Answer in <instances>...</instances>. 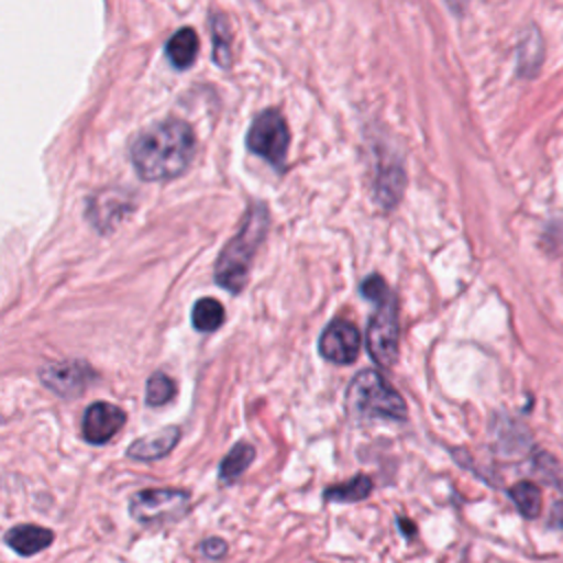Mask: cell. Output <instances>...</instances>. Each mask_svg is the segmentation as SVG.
Wrapping results in <instances>:
<instances>
[{
    "label": "cell",
    "mask_w": 563,
    "mask_h": 563,
    "mask_svg": "<svg viewBox=\"0 0 563 563\" xmlns=\"http://www.w3.org/2000/svg\"><path fill=\"white\" fill-rule=\"evenodd\" d=\"M196 154V136L187 121L163 119L134 134L130 161L143 180H169L185 174Z\"/></svg>",
    "instance_id": "6da1fadb"
},
{
    "label": "cell",
    "mask_w": 563,
    "mask_h": 563,
    "mask_svg": "<svg viewBox=\"0 0 563 563\" xmlns=\"http://www.w3.org/2000/svg\"><path fill=\"white\" fill-rule=\"evenodd\" d=\"M268 231V209L262 202H253L244 213V220L238 233L227 242L218 262H216V282L231 290L240 292L246 284L251 262L257 253V246Z\"/></svg>",
    "instance_id": "7a4b0ae2"
},
{
    "label": "cell",
    "mask_w": 563,
    "mask_h": 563,
    "mask_svg": "<svg viewBox=\"0 0 563 563\" xmlns=\"http://www.w3.org/2000/svg\"><path fill=\"white\" fill-rule=\"evenodd\" d=\"M347 409L361 420H405L407 416L402 396L376 369H361L352 378L347 387Z\"/></svg>",
    "instance_id": "3957f363"
},
{
    "label": "cell",
    "mask_w": 563,
    "mask_h": 563,
    "mask_svg": "<svg viewBox=\"0 0 563 563\" xmlns=\"http://www.w3.org/2000/svg\"><path fill=\"white\" fill-rule=\"evenodd\" d=\"M189 493L183 488H143L130 499L134 521L154 526L178 521L189 510Z\"/></svg>",
    "instance_id": "277c9868"
},
{
    "label": "cell",
    "mask_w": 563,
    "mask_h": 563,
    "mask_svg": "<svg viewBox=\"0 0 563 563\" xmlns=\"http://www.w3.org/2000/svg\"><path fill=\"white\" fill-rule=\"evenodd\" d=\"M376 303L378 308L367 323V350L376 365L389 367L398 356V306L391 290Z\"/></svg>",
    "instance_id": "5b68a950"
},
{
    "label": "cell",
    "mask_w": 563,
    "mask_h": 563,
    "mask_svg": "<svg viewBox=\"0 0 563 563\" xmlns=\"http://www.w3.org/2000/svg\"><path fill=\"white\" fill-rule=\"evenodd\" d=\"M288 143H290V132H288L286 119L277 110H266L257 114L246 134V147L253 154L266 158L277 169H282L286 163Z\"/></svg>",
    "instance_id": "8992f818"
},
{
    "label": "cell",
    "mask_w": 563,
    "mask_h": 563,
    "mask_svg": "<svg viewBox=\"0 0 563 563\" xmlns=\"http://www.w3.org/2000/svg\"><path fill=\"white\" fill-rule=\"evenodd\" d=\"M42 383L62 398H77L97 378L95 369L84 361L51 363L40 372Z\"/></svg>",
    "instance_id": "52a82bcc"
},
{
    "label": "cell",
    "mask_w": 563,
    "mask_h": 563,
    "mask_svg": "<svg viewBox=\"0 0 563 563\" xmlns=\"http://www.w3.org/2000/svg\"><path fill=\"white\" fill-rule=\"evenodd\" d=\"M361 334L354 323L345 319H334L325 325L319 336V354L336 365H347L358 356Z\"/></svg>",
    "instance_id": "ba28073f"
},
{
    "label": "cell",
    "mask_w": 563,
    "mask_h": 563,
    "mask_svg": "<svg viewBox=\"0 0 563 563\" xmlns=\"http://www.w3.org/2000/svg\"><path fill=\"white\" fill-rule=\"evenodd\" d=\"M125 422L123 409H119L112 402L97 400L92 402L81 418V435L90 444H103L108 442Z\"/></svg>",
    "instance_id": "9c48e42d"
},
{
    "label": "cell",
    "mask_w": 563,
    "mask_h": 563,
    "mask_svg": "<svg viewBox=\"0 0 563 563\" xmlns=\"http://www.w3.org/2000/svg\"><path fill=\"white\" fill-rule=\"evenodd\" d=\"M130 211L128 196L121 191H103L90 202L88 218L99 231H110Z\"/></svg>",
    "instance_id": "30bf717a"
},
{
    "label": "cell",
    "mask_w": 563,
    "mask_h": 563,
    "mask_svg": "<svg viewBox=\"0 0 563 563\" xmlns=\"http://www.w3.org/2000/svg\"><path fill=\"white\" fill-rule=\"evenodd\" d=\"M178 438H180L178 427H165L161 431H154L150 435H143V438L134 440L128 446V457H132V460H158L176 446Z\"/></svg>",
    "instance_id": "8fae6325"
},
{
    "label": "cell",
    "mask_w": 563,
    "mask_h": 563,
    "mask_svg": "<svg viewBox=\"0 0 563 563\" xmlns=\"http://www.w3.org/2000/svg\"><path fill=\"white\" fill-rule=\"evenodd\" d=\"M4 541L13 552H18L22 556H31L53 543V532L48 528H42L35 523H20L7 532Z\"/></svg>",
    "instance_id": "7c38bea8"
},
{
    "label": "cell",
    "mask_w": 563,
    "mask_h": 563,
    "mask_svg": "<svg viewBox=\"0 0 563 563\" xmlns=\"http://www.w3.org/2000/svg\"><path fill=\"white\" fill-rule=\"evenodd\" d=\"M165 53H167V59L174 68L178 70H187L194 62H196V55H198V33L189 26H183L178 29L165 44Z\"/></svg>",
    "instance_id": "4fadbf2b"
},
{
    "label": "cell",
    "mask_w": 563,
    "mask_h": 563,
    "mask_svg": "<svg viewBox=\"0 0 563 563\" xmlns=\"http://www.w3.org/2000/svg\"><path fill=\"white\" fill-rule=\"evenodd\" d=\"M543 62V40L539 29L530 26L519 42V73L523 77H532Z\"/></svg>",
    "instance_id": "5bb4252c"
},
{
    "label": "cell",
    "mask_w": 563,
    "mask_h": 563,
    "mask_svg": "<svg viewBox=\"0 0 563 563\" xmlns=\"http://www.w3.org/2000/svg\"><path fill=\"white\" fill-rule=\"evenodd\" d=\"M224 323V308L213 297H200L191 308V325L198 332H213Z\"/></svg>",
    "instance_id": "9a60e30c"
},
{
    "label": "cell",
    "mask_w": 563,
    "mask_h": 563,
    "mask_svg": "<svg viewBox=\"0 0 563 563\" xmlns=\"http://www.w3.org/2000/svg\"><path fill=\"white\" fill-rule=\"evenodd\" d=\"M255 449L249 442H238L220 462V479L222 482H235L253 462Z\"/></svg>",
    "instance_id": "2e32d148"
},
{
    "label": "cell",
    "mask_w": 563,
    "mask_h": 563,
    "mask_svg": "<svg viewBox=\"0 0 563 563\" xmlns=\"http://www.w3.org/2000/svg\"><path fill=\"white\" fill-rule=\"evenodd\" d=\"M369 493H372V479L367 475H356V477H352V479H347L343 484L325 488L323 497L328 501H343V504H347V501H361Z\"/></svg>",
    "instance_id": "e0dca14e"
},
{
    "label": "cell",
    "mask_w": 563,
    "mask_h": 563,
    "mask_svg": "<svg viewBox=\"0 0 563 563\" xmlns=\"http://www.w3.org/2000/svg\"><path fill=\"white\" fill-rule=\"evenodd\" d=\"M510 499L515 501L517 510L526 517V519H534L541 510V490L537 484L532 482H517L510 490H508Z\"/></svg>",
    "instance_id": "ac0fdd59"
},
{
    "label": "cell",
    "mask_w": 563,
    "mask_h": 563,
    "mask_svg": "<svg viewBox=\"0 0 563 563\" xmlns=\"http://www.w3.org/2000/svg\"><path fill=\"white\" fill-rule=\"evenodd\" d=\"M209 26H211V33H213V57H216V64L227 68L231 64V55H229V46H231L229 22H227L224 15L216 13L209 20Z\"/></svg>",
    "instance_id": "d6986e66"
},
{
    "label": "cell",
    "mask_w": 563,
    "mask_h": 563,
    "mask_svg": "<svg viewBox=\"0 0 563 563\" xmlns=\"http://www.w3.org/2000/svg\"><path fill=\"white\" fill-rule=\"evenodd\" d=\"M176 394V385L174 380L163 374V372H156L147 378V387H145V402L150 407H161L165 402H169Z\"/></svg>",
    "instance_id": "ffe728a7"
},
{
    "label": "cell",
    "mask_w": 563,
    "mask_h": 563,
    "mask_svg": "<svg viewBox=\"0 0 563 563\" xmlns=\"http://www.w3.org/2000/svg\"><path fill=\"white\" fill-rule=\"evenodd\" d=\"M202 552L209 556V559H220L224 552H227V543L218 537H211L202 543Z\"/></svg>",
    "instance_id": "44dd1931"
},
{
    "label": "cell",
    "mask_w": 563,
    "mask_h": 563,
    "mask_svg": "<svg viewBox=\"0 0 563 563\" xmlns=\"http://www.w3.org/2000/svg\"><path fill=\"white\" fill-rule=\"evenodd\" d=\"M552 523L563 528V501L554 504V508H552Z\"/></svg>",
    "instance_id": "7402d4cb"
}]
</instances>
